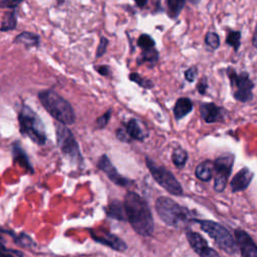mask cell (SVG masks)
Wrapping results in <instances>:
<instances>
[{"label":"cell","instance_id":"6da1fadb","mask_svg":"<svg viewBox=\"0 0 257 257\" xmlns=\"http://www.w3.org/2000/svg\"><path fill=\"white\" fill-rule=\"evenodd\" d=\"M123 207L132 228L142 236H151L154 232V219L146 200L135 192H128L124 197Z\"/></svg>","mask_w":257,"mask_h":257},{"label":"cell","instance_id":"7a4b0ae2","mask_svg":"<svg viewBox=\"0 0 257 257\" xmlns=\"http://www.w3.org/2000/svg\"><path fill=\"white\" fill-rule=\"evenodd\" d=\"M39 100L49 114L64 125L72 124L75 120L71 104L53 90L47 89L39 92Z\"/></svg>","mask_w":257,"mask_h":257},{"label":"cell","instance_id":"3957f363","mask_svg":"<svg viewBox=\"0 0 257 257\" xmlns=\"http://www.w3.org/2000/svg\"><path fill=\"white\" fill-rule=\"evenodd\" d=\"M157 213L161 220L167 225L182 228L191 220L190 211L168 197H160L155 204Z\"/></svg>","mask_w":257,"mask_h":257},{"label":"cell","instance_id":"277c9868","mask_svg":"<svg viewBox=\"0 0 257 257\" xmlns=\"http://www.w3.org/2000/svg\"><path fill=\"white\" fill-rule=\"evenodd\" d=\"M20 132L35 144L42 146L46 142L45 128L42 120L29 106L23 105L18 116Z\"/></svg>","mask_w":257,"mask_h":257},{"label":"cell","instance_id":"5b68a950","mask_svg":"<svg viewBox=\"0 0 257 257\" xmlns=\"http://www.w3.org/2000/svg\"><path fill=\"white\" fill-rule=\"evenodd\" d=\"M200 224L201 229L206 232L216 244L226 253L234 254L236 252V241L229 231L219 223L209 220H194Z\"/></svg>","mask_w":257,"mask_h":257},{"label":"cell","instance_id":"8992f818","mask_svg":"<svg viewBox=\"0 0 257 257\" xmlns=\"http://www.w3.org/2000/svg\"><path fill=\"white\" fill-rule=\"evenodd\" d=\"M226 72L234 98L240 102L251 100L253 98L252 89L254 88V83L250 79L248 72L242 71L237 73L233 67H228Z\"/></svg>","mask_w":257,"mask_h":257},{"label":"cell","instance_id":"52a82bcc","mask_svg":"<svg viewBox=\"0 0 257 257\" xmlns=\"http://www.w3.org/2000/svg\"><path fill=\"white\" fill-rule=\"evenodd\" d=\"M146 165L154 180L169 193L179 196L183 194V188L176 177L167 168L159 166L152 159L146 157Z\"/></svg>","mask_w":257,"mask_h":257},{"label":"cell","instance_id":"ba28073f","mask_svg":"<svg viewBox=\"0 0 257 257\" xmlns=\"http://www.w3.org/2000/svg\"><path fill=\"white\" fill-rule=\"evenodd\" d=\"M56 142L61 152L73 163H81L82 157L72 133L62 123L56 124Z\"/></svg>","mask_w":257,"mask_h":257},{"label":"cell","instance_id":"9c48e42d","mask_svg":"<svg viewBox=\"0 0 257 257\" xmlns=\"http://www.w3.org/2000/svg\"><path fill=\"white\" fill-rule=\"evenodd\" d=\"M214 189L216 192L221 193L225 190L228 178L231 174L233 164H234V155L233 154H224L218 157L214 162Z\"/></svg>","mask_w":257,"mask_h":257},{"label":"cell","instance_id":"30bf717a","mask_svg":"<svg viewBox=\"0 0 257 257\" xmlns=\"http://www.w3.org/2000/svg\"><path fill=\"white\" fill-rule=\"evenodd\" d=\"M115 136L119 141L130 143L133 140L144 141L148 137V134L143 130L140 121L132 117L116 130Z\"/></svg>","mask_w":257,"mask_h":257},{"label":"cell","instance_id":"8fae6325","mask_svg":"<svg viewBox=\"0 0 257 257\" xmlns=\"http://www.w3.org/2000/svg\"><path fill=\"white\" fill-rule=\"evenodd\" d=\"M97 167H98L99 170H101V171L107 176V178H108L112 183H114V184L117 185V186H122V187H124V186H127V185H130V184L132 183L131 180L124 178L123 176H121V175L117 172V170L115 169V167L111 164L110 160H109V159L107 158V156H105V155H102V156L99 158V160H98V162H97Z\"/></svg>","mask_w":257,"mask_h":257},{"label":"cell","instance_id":"7c38bea8","mask_svg":"<svg viewBox=\"0 0 257 257\" xmlns=\"http://www.w3.org/2000/svg\"><path fill=\"white\" fill-rule=\"evenodd\" d=\"M90 235L93 238V240H95V242L108 246L113 250L122 252L127 248L126 244L120 238L109 232L90 230Z\"/></svg>","mask_w":257,"mask_h":257},{"label":"cell","instance_id":"4fadbf2b","mask_svg":"<svg viewBox=\"0 0 257 257\" xmlns=\"http://www.w3.org/2000/svg\"><path fill=\"white\" fill-rule=\"evenodd\" d=\"M235 237L242 257H257V245L246 231L235 230Z\"/></svg>","mask_w":257,"mask_h":257},{"label":"cell","instance_id":"5bb4252c","mask_svg":"<svg viewBox=\"0 0 257 257\" xmlns=\"http://www.w3.org/2000/svg\"><path fill=\"white\" fill-rule=\"evenodd\" d=\"M225 109L214 102H204L200 106V114L207 123L219 122L224 119Z\"/></svg>","mask_w":257,"mask_h":257},{"label":"cell","instance_id":"9a60e30c","mask_svg":"<svg viewBox=\"0 0 257 257\" xmlns=\"http://www.w3.org/2000/svg\"><path fill=\"white\" fill-rule=\"evenodd\" d=\"M253 176L254 174L252 171H250V169L247 167L242 168L231 180V190L233 192H240L247 189L253 179Z\"/></svg>","mask_w":257,"mask_h":257},{"label":"cell","instance_id":"2e32d148","mask_svg":"<svg viewBox=\"0 0 257 257\" xmlns=\"http://www.w3.org/2000/svg\"><path fill=\"white\" fill-rule=\"evenodd\" d=\"M186 237L192 249L199 255H201L207 248H209L207 241L197 232L189 230L186 233Z\"/></svg>","mask_w":257,"mask_h":257},{"label":"cell","instance_id":"e0dca14e","mask_svg":"<svg viewBox=\"0 0 257 257\" xmlns=\"http://www.w3.org/2000/svg\"><path fill=\"white\" fill-rule=\"evenodd\" d=\"M193 109V102L188 97H180L177 99L173 112L176 117V119H181L187 114H189Z\"/></svg>","mask_w":257,"mask_h":257},{"label":"cell","instance_id":"ac0fdd59","mask_svg":"<svg viewBox=\"0 0 257 257\" xmlns=\"http://www.w3.org/2000/svg\"><path fill=\"white\" fill-rule=\"evenodd\" d=\"M213 174H214V164L210 160H206L200 163L195 170L196 177L203 182L210 181L213 177Z\"/></svg>","mask_w":257,"mask_h":257},{"label":"cell","instance_id":"d6986e66","mask_svg":"<svg viewBox=\"0 0 257 257\" xmlns=\"http://www.w3.org/2000/svg\"><path fill=\"white\" fill-rule=\"evenodd\" d=\"M106 214L108 217L113 218V219H117L120 221L126 220L123 203H120L118 201H113L107 206Z\"/></svg>","mask_w":257,"mask_h":257},{"label":"cell","instance_id":"ffe728a7","mask_svg":"<svg viewBox=\"0 0 257 257\" xmlns=\"http://www.w3.org/2000/svg\"><path fill=\"white\" fill-rule=\"evenodd\" d=\"M159 60V52L158 50L154 48L142 50V54L138 58V63L139 64H144V63H150L152 65L156 64Z\"/></svg>","mask_w":257,"mask_h":257},{"label":"cell","instance_id":"44dd1931","mask_svg":"<svg viewBox=\"0 0 257 257\" xmlns=\"http://www.w3.org/2000/svg\"><path fill=\"white\" fill-rule=\"evenodd\" d=\"M187 0H167L168 14L171 18H177L184 8Z\"/></svg>","mask_w":257,"mask_h":257},{"label":"cell","instance_id":"7402d4cb","mask_svg":"<svg viewBox=\"0 0 257 257\" xmlns=\"http://www.w3.org/2000/svg\"><path fill=\"white\" fill-rule=\"evenodd\" d=\"M13 156H14L15 162L19 163L22 167H24V169L32 172V167H31L30 163L28 162V159H27L26 155L24 154V152L21 150V148L18 145H14Z\"/></svg>","mask_w":257,"mask_h":257},{"label":"cell","instance_id":"603a6c76","mask_svg":"<svg viewBox=\"0 0 257 257\" xmlns=\"http://www.w3.org/2000/svg\"><path fill=\"white\" fill-rule=\"evenodd\" d=\"M15 41L26 46H36L39 43V37L31 32H23L17 36Z\"/></svg>","mask_w":257,"mask_h":257},{"label":"cell","instance_id":"cb8c5ba5","mask_svg":"<svg viewBox=\"0 0 257 257\" xmlns=\"http://www.w3.org/2000/svg\"><path fill=\"white\" fill-rule=\"evenodd\" d=\"M187 160H188V153L184 149L177 148L173 151L172 161L177 168H183L187 163Z\"/></svg>","mask_w":257,"mask_h":257},{"label":"cell","instance_id":"d4e9b609","mask_svg":"<svg viewBox=\"0 0 257 257\" xmlns=\"http://www.w3.org/2000/svg\"><path fill=\"white\" fill-rule=\"evenodd\" d=\"M16 24H17V21H16V15H15L14 11L6 12L3 19H2L0 30L1 31L12 30V29L15 28Z\"/></svg>","mask_w":257,"mask_h":257},{"label":"cell","instance_id":"484cf974","mask_svg":"<svg viewBox=\"0 0 257 257\" xmlns=\"http://www.w3.org/2000/svg\"><path fill=\"white\" fill-rule=\"evenodd\" d=\"M226 43L237 52L241 44V32L238 30H230L226 36Z\"/></svg>","mask_w":257,"mask_h":257},{"label":"cell","instance_id":"4316f807","mask_svg":"<svg viewBox=\"0 0 257 257\" xmlns=\"http://www.w3.org/2000/svg\"><path fill=\"white\" fill-rule=\"evenodd\" d=\"M137 45L142 49V50H146V49H150V48H154L156 45V42L154 40V38L147 33H143L139 36L138 40H137Z\"/></svg>","mask_w":257,"mask_h":257},{"label":"cell","instance_id":"83f0119b","mask_svg":"<svg viewBox=\"0 0 257 257\" xmlns=\"http://www.w3.org/2000/svg\"><path fill=\"white\" fill-rule=\"evenodd\" d=\"M128 78H130V80L136 82L137 84H139L140 86H142V87H144V88L149 89V88H153V87H154V83H153V81H152L151 79L146 78V77L140 75V74L137 73V72H132V73H130Z\"/></svg>","mask_w":257,"mask_h":257},{"label":"cell","instance_id":"f1b7e54d","mask_svg":"<svg viewBox=\"0 0 257 257\" xmlns=\"http://www.w3.org/2000/svg\"><path fill=\"white\" fill-rule=\"evenodd\" d=\"M205 43L212 49H217L220 46V37L216 32L208 31L205 35Z\"/></svg>","mask_w":257,"mask_h":257},{"label":"cell","instance_id":"f546056e","mask_svg":"<svg viewBox=\"0 0 257 257\" xmlns=\"http://www.w3.org/2000/svg\"><path fill=\"white\" fill-rule=\"evenodd\" d=\"M11 234V233H10ZM14 238V242L17 243L21 247H32L34 245L33 240L25 233H20L18 236H15L14 234H11Z\"/></svg>","mask_w":257,"mask_h":257},{"label":"cell","instance_id":"4dcf8cb0","mask_svg":"<svg viewBox=\"0 0 257 257\" xmlns=\"http://www.w3.org/2000/svg\"><path fill=\"white\" fill-rule=\"evenodd\" d=\"M13 255H18L19 257H23V253L21 251L7 249L1 242H0V257H14Z\"/></svg>","mask_w":257,"mask_h":257},{"label":"cell","instance_id":"1f68e13d","mask_svg":"<svg viewBox=\"0 0 257 257\" xmlns=\"http://www.w3.org/2000/svg\"><path fill=\"white\" fill-rule=\"evenodd\" d=\"M110 115H111V109H108L102 115H100L96 119V127L97 128H103L108 123V121L110 119Z\"/></svg>","mask_w":257,"mask_h":257},{"label":"cell","instance_id":"d6a6232c","mask_svg":"<svg viewBox=\"0 0 257 257\" xmlns=\"http://www.w3.org/2000/svg\"><path fill=\"white\" fill-rule=\"evenodd\" d=\"M184 75H185V78L187 81L194 82L198 75V68L196 66H192V67L188 68L187 70H185Z\"/></svg>","mask_w":257,"mask_h":257},{"label":"cell","instance_id":"836d02e7","mask_svg":"<svg viewBox=\"0 0 257 257\" xmlns=\"http://www.w3.org/2000/svg\"><path fill=\"white\" fill-rule=\"evenodd\" d=\"M107 44H108V40L105 38V37H101L100 38V41H99V44L97 46V49H96V54L95 56L98 58L100 56H102L105 52H106V48H107Z\"/></svg>","mask_w":257,"mask_h":257},{"label":"cell","instance_id":"e575fe53","mask_svg":"<svg viewBox=\"0 0 257 257\" xmlns=\"http://www.w3.org/2000/svg\"><path fill=\"white\" fill-rule=\"evenodd\" d=\"M207 88H208V81H207V77L203 76L197 84V89L200 92V94H206L207 92Z\"/></svg>","mask_w":257,"mask_h":257},{"label":"cell","instance_id":"d590c367","mask_svg":"<svg viewBox=\"0 0 257 257\" xmlns=\"http://www.w3.org/2000/svg\"><path fill=\"white\" fill-rule=\"evenodd\" d=\"M23 0H3L0 2V7L3 8H15Z\"/></svg>","mask_w":257,"mask_h":257},{"label":"cell","instance_id":"8d00e7d4","mask_svg":"<svg viewBox=\"0 0 257 257\" xmlns=\"http://www.w3.org/2000/svg\"><path fill=\"white\" fill-rule=\"evenodd\" d=\"M95 70H96L99 74H101V75H103V76H107V75L109 74V72H110L109 66H107V65H98V66H95Z\"/></svg>","mask_w":257,"mask_h":257},{"label":"cell","instance_id":"74e56055","mask_svg":"<svg viewBox=\"0 0 257 257\" xmlns=\"http://www.w3.org/2000/svg\"><path fill=\"white\" fill-rule=\"evenodd\" d=\"M201 257H220L219 256V254L214 250V249H212V248H207L201 255H200Z\"/></svg>","mask_w":257,"mask_h":257},{"label":"cell","instance_id":"f35d334b","mask_svg":"<svg viewBox=\"0 0 257 257\" xmlns=\"http://www.w3.org/2000/svg\"><path fill=\"white\" fill-rule=\"evenodd\" d=\"M252 44H253V46L257 49V24H256V26H255V30H254V33H253Z\"/></svg>","mask_w":257,"mask_h":257},{"label":"cell","instance_id":"ab89813d","mask_svg":"<svg viewBox=\"0 0 257 257\" xmlns=\"http://www.w3.org/2000/svg\"><path fill=\"white\" fill-rule=\"evenodd\" d=\"M134 1L136 2L137 6H138V7H141V8L145 7V6L147 5V3H148V0H134Z\"/></svg>","mask_w":257,"mask_h":257}]
</instances>
